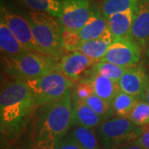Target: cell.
<instances>
[{"instance_id":"6da1fadb","label":"cell","mask_w":149,"mask_h":149,"mask_svg":"<svg viewBox=\"0 0 149 149\" xmlns=\"http://www.w3.org/2000/svg\"><path fill=\"white\" fill-rule=\"evenodd\" d=\"M26 80H14L2 87L0 94V131L2 139H17L37 108Z\"/></svg>"},{"instance_id":"7a4b0ae2","label":"cell","mask_w":149,"mask_h":149,"mask_svg":"<svg viewBox=\"0 0 149 149\" xmlns=\"http://www.w3.org/2000/svg\"><path fill=\"white\" fill-rule=\"evenodd\" d=\"M72 127V94L39 107L30 136L32 149H56Z\"/></svg>"},{"instance_id":"3957f363","label":"cell","mask_w":149,"mask_h":149,"mask_svg":"<svg viewBox=\"0 0 149 149\" xmlns=\"http://www.w3.org/2000/svg\"><path fill=\"white\" fill-rule=\"evenodd\" d=\"M59 60L44 54L27 52L16 56H3L7 74L15 80H27L57 70Z\"/></svg>"},{"instance_id":"277c9868","label":"cell","mask_w":149,"mask_h":149,"mask_svg":"<svg viewBox=\"0 0 149 149\" xmlns=\"http://www.w3.org/2000/svg\"><path fill=\"white\" fill-rule=\"evenodd\" d=\"M32 33L44 55L61 60L65 52L61 43V26L55 17L32 11L26 15Z\"/></svg>"},{"instance_id":"5b68a950","label":"cell","mask_w":149,"mask_h":149,"mask_svg":"<svg viewBox=\"0 0 149 149\" xmlns=\"http://www.w3.org/2000/svg\"><path fill=\"white\" fill-rule=\"evenodd\" d=\"M26 82L38 107L57 101L71 94L74 85V80L58 70Z\"/></svg>"},{"instance_id":"8992f818","label":"cell","mask_w":149,"mask_h":149,"mask_svg":"<svg viewBox=\"0 0 149 149\" xmlns=\"http://www.w3.org/2000/svg\"><path fill=\"white\" fill-rule=\"evenodd\" d=\"M143 130L124 117L109 118L103 121L100 127V137L105 149H119L135 142Z\"/></svg>"},{"instance_id":"52a82bcc","label":"cell","mask_w":149,"mask_h":149,"mask_svg":"<svg viewBox=\"0 0 149 149\" xmlns=\"http://www.w3.org/2000/svg\"><path fill=\"white\" fill-rule=\"evenodd\" d=\"M0 20L5 22L17 39L29 51L43 54L42 49L34 38L31 25L26 17L13 12L2 3L0 8Z\"/></svg>"},{"instance_id":"ba28073f","label":"cell","mask_w":149,"mask_h":149,"mask_svg":"<svg viewBox=\"0 0 149 149\" xmlns=\"http://www.w3.org/2000/svg\"><path fill=\"white\" fill-rule=\"evenodd\" d=\"M142 48L131 39H116L109 45L106 55L100 61H107L123 67L137 65L141 58Z\"/></svg>"},{"instance_id":"9c48e42d","label":"cell","mask_w":149,"mask_h":149,"mask_svg":"<svg viewBox=\"0 0 149 149\" xmlns=\"http://www.w3.org/2000/svg\"><path fill=\"white\" fill-rule=\"evenodd\" d=\"M91 10L89 0H61L60 24L61 27L79 31L88 21Z\"/></svg>"},{"instance_id":"30bf717a","label":"cell","mask_w":149,"mask_h":149,"mask_svg":"<svg viewBox=\"0 0 149 149\" xmlns=\"http://www.w3.org/2000/svg\"><path fill=\"white\" fill-rule=\"evenodd\" d=\"M118 83L120 91L141 100L148 88L149 75L143 66L135 65L128 68Z\"/></svg>"},{"instance_id":"8fae6325","label":"cell","mask_w":149,"mask_h":149,"mask_svg":"<svg viewBox=\"0 0 149 149\" xmlns=\"http://www.w3.org/2000/svg\"><path fill=\"white\" fill-rule=\"evenodd\" d=\"M97 62L76 51L65 55L59 60L57 70L75 81Z\"/></svg>"},{"instance_id":"7c38bea8","label":"cell","mask_w":149,"mask_h":149,"mask_svg":"<svg viewBox=\"0 0 149 149\" xmlns=\"http://www.w3.org/2000/svg\"><path fill=\"white\" fill-rule=\"evenodd\" d=\"M131 40L142 49L149 44V0H139L137 14L131 29Z\"/></svg>"},{"instance_id":"4fadbf2b","label":"cell","mask_w":149,"mask_h":149,"mask_svg":"<svg viewBox=\"0 0 149 149\" xmlns=\"http://www.w3.org/2000/svg\"><path fill=\"white\" fill-rule=\"evenodd\" d=\"M138 9L118 13L108 19L109 29L113 41L116 39H131V29Z\"/></svg>"},{"instance_id":"5bb4252c","label":"cell","mask_w":149,"mask_h":149,"mask_svg":"<svg viewBox=\"0 0 149 149\" xmlns=\"http://www.w3.org/2000/svg\"><path fill=\"white\" fill-rule=\"evenodd\" d=\"M109 30L108 19L99 8H92L91 16L78 32L82 41H90L102 37Z\"/></svg>"},{"instance_id":"9a60e30c","label":"cell","mask_w":149,"mask_h":149,"mask_svg":"<svg viewBox=\"0 0 149 149\" xmlns=\"http://www.w3.org/2000/svg\"><path fill=\"white\" fill-rule=\"evenodd\" d=\"M104 119L94 112L83 100L72 97V126L79 125L94 128L101 124Z\"/></svg>"},{"instance_id":"2e32d148","label":"cell","mask_w":149,"mask_h":149,"mask_svg":"<svg viewBox=\"0 0 149 149\" xmlns=\"http://www.w3.org/2000/svg\"><path fill=\"white\" fill-rule=\"evenodd\" d=\"M112 42L113 38L109 29L106 33L100 38L90 41H83L77 52H80V53L84 54L94 61H100L106 55Z\"/></svg>"},{"instance_id":"e0dca14e","label":"cell","mask_w":149,"mask_h":149,"mask_svg":"<svg viewBox=\"0 0 149 149\" xmlns=\"http://www.w3.org/2000/svg\"><path fill=\"white\" fill-rule=\"evenodd\" d=\"M91 71V77L88 80L93 86L94 94L112 104L115 96L120 91L118 83L93 70Z\"/></svg>"},{"instance_id":"ac0fdd59","label":"cell","mask_w":149,"mask_h":149,"mask_svg":"<svg viewBox=\"0 0 149 149\" xmlns=\"http://www.w3.org/2000/svg\"><path fill=\"white\" fill-rule=\"evenodd\" d=\"M0 49L4 56H16L31 52L17 39L3 20H0Z\"/></svg>"},{"instance_id":"d6986e66","label":"cell","mask_w":149,"mask_h":149,"mask_svg":"<svg viewBox=\"0 0 149 149\" xmlns=\"http://www.w3.org/2000/svg\"><path fill=\"white\" fill-rule=\"evenodd\" d=\"M68 135L83 149H100L98 139L92 128L73 125Z\"/></svg>"},{"instance_id":"ffe728a7","label":"cell","mask_w":149,"mask_h":149,"mask_svg":"<svg viewBox=\"0 0 149 149\" xmlns=\"http://www.w3.org/2000/svg\"><path fill=\"white\" fill-rule=\"evenodd\" d=\"M139 100L138 98L120 91L112 101L113 111L118 117L128 118Z\"/></svg>"},{"instance_id":"44dd1931","label":"cell","mask_w":149,"mask_h":149,"mask_svg":"<svg viewBox=\"0 0 149 149\" xmlns=\"http://www.w3.org/2000/svg\"><path fill=\"white\" fill-rule=\"evenodd\" d=\"M36 12L47 13L55 17H60L61 0H18Z\"/></svg>"},{"instance_id":"7402d4cb","label":"cell","mask_w":149,"mask_h":149,"mask_svg":"<svg viewBox=\"0 0 149 149\" xmlns=\"http://www.w3.org/2000/svg\"><path fill=\"white\" fill-rule=\"evenodd\" d=\"M139 0H104L102 13L106 18L113 14L138 9Z\"/></svg>"},{"instance_id":"603a6c76","label":"cell","mask_w":149,"mask_h":149,"mask_svg":"<svg viewBox=\"0 0 149 149\" xmlns=\"http://www.w3.org/2000/svg\"><path fill=\"white\" fill-rule=\"evenodd\" d=\"M128 68L107 61H98L93 67L92 70L105 76L109 79L118 82Z\"/></svg>"},{"instance_id":"cb8c5ba5","label":"cell","mask_w":149,"mask_h":149,"mask_svg":"<svg viewBox=\"0 0 149 149\" xmlns=\"http://www.w3.org/2000/svg\"><path fill=\"white\" fill-rule=\"evenodd\" d=\"M85 102L93 111L104 119V121L109 118L113 113L111 103L103 100L95 94L89 97Z\"/></svg>"},{"instance_id":"d4e9b609","label":"cell","mask_w":149,"mask_h":149,"mask_svg":"<svg viewBox=\"0 0 149 149\" xmlns=\"http://www.w3.org/2000/svg\"><path fill=\"white\" fill-rule=\"evenodd\" d=\"M133 123L141 127L149 125V104L143 100L137 102L128 117Z\"/></svg>"},{"instance_id":"484cf974","label":"cell","mask_w":149,"mask_h":149,"mask_svg":"<svg viewBox=\"0 0 149 149\" xmlns=\"http://www.w3.org/2000/svg\"><path fill=\"white\" fill-rule=\"evenodd\" d=\"M82 42L78 31L61 27V43L65 52H76Z\"/></svg>"},{"instance_id":"4316f807","label":"cell","mask_w":149,"mask_h":149,"mask_svg":"<svg viewBox=\"0 0 149 149\" xmlns=\"http://www.w3.org/2000/svg\"><path fill=\"white\" fill-rule=\"evenodd\" d=\"M92 95H94V89L91 81L88 79H82L75 86L72 97L85 101Z\"/></svg>"},{"instance_id":"83f0119b","label":"cell","mask_w":149,"mask_h":149,"mask_svg":"<svg viewBox=\"0 0 149 149\" xmlns=\"http://www.w3.org/2000/svg\"><path fill=\"white\" fill-rule=\"evenodd\" d=\"M56 149H83L77 143H75L73 139L70 137L69 135H66L64 139H62Z\"/></svg>"},{"instance_id":"f1b7e54d","label":"cell","mask_w":149,"mask_h":149,"mask_svg":"<svg viewBox=\"0 0 149 149\" xmlns=\"http://www.w3.org/2000/svg\"><path fill=\"white\" fill-rule=\"evenodd\" d=\"M136 143L140 145L144 149H149V127L144 126L143 130L140 134L139 139L135 141Z\"/></svg>"},{"instance_id":"f546056e","label":"cell","mask_w":149,"mask_h":149,"mask_svg":"<svg viewBox=\"0 0 149 149\" xmlns=\"http://www.w3.org/2000/svg\"><path fill=\"white\" fill-rule=\"evenodd\" d=\"M119 149H144L143 148H142L140 145H139L138 143H136L135 142L133 143H131L128 144V145H125L122 147L121 148Z\"/></svg>"},{"instance_id":"4dcf8cb0","label":"cell","mask_w":149,"mask_h":149,"mask_svg":"<svg viewBox=\"0 0 149 149\" xmlns=\"http://www.w3.org/2000/svg\"><path fill=\"white\" fill-rule=\"evenodd\" d=\"M140 100H143V101L147 102V103H148L149 104V83H148V85L147 90H146L145 93H144V95H143L142 99H141Z\"/></svg>"},{"instance_id":"1f68e13d","label":"cell","mask_w":149,"mask_h":149,"mask_svg":"<svg viewBox=\"0 0 149 149\" xmlns=\"http://www.w3.org/2000/svg\"><path fill=\"white\" fill-rule=\"evenodd\" d=\"M146 56H147V57L149 61V46H148V50H147V52H146Z\"/></svg>"}]
</instances>
